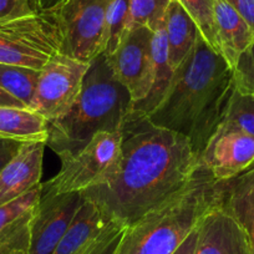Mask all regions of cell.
<instances>
[{
    "label": "cell",
    "instance_id": "27",
    "mask_svg": "<svg viewBox=\"0 0 254 254\" xmlns=\"http://www.w3.org/2000/svg\"><path fill=\"white\" fill-rule=\"evenodd\" d=\"M35 13L29 0H0V19Z\"/></svg>",
    "mask_w": 254,
    "mask_h": 254
},
{
    "label": "cell",
    "instance_id": "5",
    "mask_svg": "<svg viewBox=\"0 0 254 254\" xmlns=\"http://www.w3.org/2000/svg\"><path fill=\"white\" fill-rule=\"evenodd\" d=\"M60 49V34L48 11L0 19V64L41 70Z\"/></svg>",
    "mask_w": 254,
    "mask_h": 254
},
{
    "label": "cell",
    "instance_id": "15",
    "mask_svg": "<svg viewBox=\"0 0 254 254\" xmlns=\"http://www.w3.org/2000/svg\"><path fill=\"white\" fill-rule=\"evenodd\" d=\"M213 10L219 54L233 70L241 54L254 41V33L226 0H214Z\"/></svg>",
    "mask_w": 254,
    "mask_h": 254
},
{
    "label": "cell",
    "instance_id": "7",
    "mask_svg": "<svg viewBox=\"0 0 254 254\" xmlns=\"http://www.w3.org/2000/svg\"><path fill=\"white\" fill-rule=\"evenodd\" d=\"M121 152V132H99L75 155L61 160V168L41 183L43 194H60L100 185L116 165Z\"/></svg>",
    "mask_w": 254,
    "mask_h": 254
},
{
    "label": "cell",
    "instance_id": "12",
    "mask_svg": "<svg viewBox=\"0 0 254 254\" xmlns=\"http://www.w3.org/2000/svg\"><path fill=\"white\" fill-rule=\"evenodd\" d=\"M196 229L193 254H251L247 232L214 203L201 217Z\"/></svg>",
    "mask_w": 254,
    "mask_h": 254
},
{
    "label": "cell",
    "instance_id": "31",
    "mask_svg": "<svg viewBox=\"0 0 254 254\" xmlns=\"http://www.w3.org/2000/svg\"><path fill=\"white\" fill-rule=\"evenodd\" d=\"M0 106H6V107H26L25 105L21 101H19L16 97L13 95L9 94L8 91L0 87ZM28 109V107H26Z\"/></svg>",
    "mask_w": 254,
    "mask_h": 254
},
{
    "label": "cell",
    "instance_id": "26",
    "mask_svg": "<svg viewBox=\"0 0 254 254\" xmlns=\"http://www.w3.org/2000/svg\"><path fill=\"white\" fill-rule=\"evenodd\" d=\"M233 79L237 91L254 95V41L239 56L233 69Z\"/></svg>",
    "mask_w": 254,
    "mask_h": 254
},
{
    "label": "cell",
    "instance_id": "19",
    "mask_svg": "<svg viewBox=\"0 0 254 254\" xmlns=\"http://www.w3.org/2000/svg\"><path fill=\"white\" fill-rule=\"evenodd\" d=\"M49 137V121L26 107L0 106V138L18 142H44Z\"/></svg>",
    "mask_w": 254,
    "mask_h": 254
},
{
    "label": "cell",
    "instance_id": "34",
    "mask_svg": "<svg viewBox=\"0 0 254 254\" xmlns=\"http://www.w3.org/2000/svg\"><path fill=\"white\" fill-rule=\"evenodd\" d=\"M251 254H254V239L251 241Z\"/></svg>",
    "mask_w": 254,
    "mask_h": 254
},
{
    "label": "cell",
    "instance_id": "16",
    "mask_svg": "<svg viewBox=\"0 0 254 254\" xmlns=\"http://www.w3.org/2000/svg\"><path fill=\"white\" fill-rule=\"evenodd\" d=\"M110 222L112 221L105 217L96 204L84 198L54 254L82 253L109 226Z\"/></svg>",
    "mask_w": 254,
    "mask_h": 254
},
{
    "label": "cell",
    "instance_id": "11",
    "mask_svg": "<svg viewBox=\"0 0 254 254\" xmlns=\"http://www.w3.org/2000/svg\"><path fill=\"white\" fill-rule=\"evenodd\" d=\"M254 162V136L238 131L217 130L198 156L217 181L228 180Z\"/></svg>",
    "mask_w": 254,
    "mask_h": 254
},
{
    "label": "cell",
    "instance_id": "30",
    "mask_svg": "<svg viewBox=\"0 0 254 254\" xmlns=\"http://www.w3.org/2000/svg\"><path fill=\"white\" fill-rule=\"evenodd\" d=\"M196 243H197V229L194 228L193 231L188 234L187 238L183 241V243L178 247V249L173 254H193L194 248H196Z\"/></svg>",
    "mask_w": 254,
    "mask_h": 254
},
{
    "label": "cell",
    "instance_id": "33",
    "mask_svg": "<svg viewBox=\"0 0 254 254\" xmlns=\"http://www.w3.org/2000/svg\"><path fill=\"white\" fill-rule=\"evenodd\" d=\"M0 254H29V251L24 248L3 249V251H0Z\"/></svg>",
    "mask_w": 254,
    "mask_h": 254
},
{
    "label": "cell",
    "instance_id": "24",
    "mask_svg": "<svg viewBox=\"0 0 254 254\" xmlns=\"http://www.w3.org/2000/svg\"><path fill=\"white\" fill-rule=\"evenodd\" d=\"M194 20L202 38L209 48L219 54L214 25V0H177ZM221 55V54H219Z\"/></svg>",
    "mask_w": 254,
    "mask_h": 254
},
{
    "label": "cell",
    "instance_id": "14",
    "mask_svg": "<svg viewBox=\"0 0 254 254\" xmlns=\"http://www.w3.org/2000/svg\"><path fill=\"white\" fill-rule=\"evenodd\" d=\"M214 204L254 239V162L228 180L217 181Z\"/></svg>",
    "mask_w": 254,
    "mask_h": 254
},
{
    "label": "cell",
    "instance_id": "6",
    "mask_svg": "<svg viewBox=\"0 0 254 254\" xmlns=\"http://www.w3.org/2000/svg\"><path fill=\"white\" fill-rule=\"evenodd\" d=\"M114 0H60L48 11L61 38L60 54L91 63L104 53L106 16Z\"/></svg>",
    "mask_w": 254,
    "mask_h": 254
},
{
    "label": "cell",
    "instance_id": "8",
    "mask_svg": "<svg viewBox=\"0 0 254 254\" xmlns=\"http://www.w3.org/2000/svg\"><path fill=\"white\" fill-rule=\"evenodd\" d=\"M89 67L90 63L56 54L40 70L31 110L49 124L65 116L81 92Z\"/></svg>",
    "mask_w": 254,
    "mask_h": 254
},
{
    "label": "cell",
    "instance_id": "28",
    "mask_svg": "<svg viewBox=\"0 0 254 254\" xmlns=\"http://www.w3.org/2000/svg\"><path fill=\"white\" fill-rule=\"evenodd\" d=\"M226 1L247 21L254 33V0H226Z\"/></svg>",
    "mask_w": 254,
    "mask_h": 254
},
{
    "label": "cell",
    "instance_id": "1",
    "mask_svg": "<svg viewBox=\"0 0 254 254\" xmlns=\"http://www.w3.org/2000/svg\"><path fill=\"white\" fill-rule=\"evenodd\" d=\"M120 132L121 152L115 167L81 194L109 221L128 227L178 193L199 163L187 138L156 126L138 110H131Z\"/></svg>",
    "mask_w": 254,
    "mask_h": 254
},
{
    "label": "cell",
    "instance_id": "22",
    "mask_svg": "<svg viewBox=\"0 0 254 254\" xmlns=\"http://www.w3.org/2000/svg\"><path fill=\"white\" fill-rule=\"evenodd\" d=\"M218 128L254 136V95L241 94L234 89Z\"/></svg>",
    "mask_w": 254,
    "mask_h": 254
},
{
    "label": "cell",
    "instance_id": "9",
    "mask_svg": "<svg viewBox=\"0 0 254 254\" xmlns=\"http://www.w3.org/2000/svg\"><path fill=\"white\" fill-rule=\"evenodd\" d=\"M152 35L146 26L126 30L119 46L106 56L114 77L128 91L133 105L148 96L155 81Z\"/></svg>",
    "mask_w": 254,
    "mask_h": 254
},
{
    "label": "cell",
    "instance_id": "21",
    "mask_svg": "<svg viewBox=\"0 0 254 254\" xmlns=\"http://www.w3.org/2000/svg\"><path fill=\"white\" fill-rule=\"evenodd\" d=\"M40 70L0 64V87L31 110Z\"/></svg>",
    "mask_w": 254,
    "mask_h": 254
},
{
    "label": "cell",
    "instance_id": "3",
    "mask_svg": "<svg viewBox=\"0 0 254 254\" xmlns=\"http://www.w3.org/2000/svg\"><path fill=\"white\" fill-rule=\"evenodd\" d=\"M132 105L128 91L115 79L106 56L101 54L90 63L81 92L71 110L49 124L46 146L60 160L70 157L99 132L121 130Z\"/></svg>",
    "mask_w": 254,
    "mask_h": 254
},
{
    "label": "cell",
    "instance_id": "20",
    "mask_svg": "<svg viewBox=\"0 0 254 254\" xmlns=\"http://www.w3.org/2000/svg\"><path fill=\"white\" fill-rule=\"evenodd\" d=\"M152 60L153 72H155V81L150 94L143 101L132 105L133 110L148 115L158 106L167 92L171 80L173 77V70L170 65L168 59V45L167 36L165 31V24L153 31L152 35Z\"/></svg>",
    "mask_w": 254,
    "mask_h": 254
},
{
    "label": "cell",
    "instance_id": "23",
    "mask_svg": "<svg viewBox=\"0 0 254 254\" xmlns=\"http://www.w3.org/2000/svg\"><path fill=\"white\" fill-rule=\"evenodd\" d=\"M171 0H130L126 30L146 26L157 30L165 24Z\"/></svg>",
    "mask_w": 254,
    "mask_h": 254
},
{
    "label": "cell",
    "instance_id": "4",
    "mask_svg": "<svg viewBox=\"0 0 254 254\" xmlns=\"http://www.w3.org/2000/svg\"><path fill=\"white\" fill-rule=\"evenodd\" d=\"M217 180L199 165L182 190L128 226L115 254H173L213 206Z\"/></svg>",
    "mask_w": 254,
    "mask_h": 254
},
{
    "label": "cell",
    "instance_id": "10",
    "mask_svg": "<svg viewBox=\"0 0 254 254\" xmlns=\"http://www.w3.org/2000/svg\"><path fill=\"white\" fill-rule=\"evenodd\" d=\"M82 201L81 192L41 193L30 224L29 254H54Z\"/></svg>",
    "mask_w": 254,
    "mask_h": 254
},
{
    "label": "cell",
    "instance_id": "32",
    "mask_svg": "<svg viewBox=\"0 0 254 254\" xmlns=\"http://www.w3.org/2000/svg\"><path fill=\"white\" fill-rule=\"evenodd\" d=\"M60 0H29L31 8L35 13H43L55 6Z\"/></svg>",
    "mask_w": 254,
    "mask_h": 254
},
{
    "label": "cell",
    "instance_id": "2",
    "mask_svg": "<svg viewBox=\"0 0 254 254\" xmlns=\"http://www.w3.org/2000/svg\"><path fill=\"white\" fill-rule=\"evenodd\" d=\"M234 89L232 67L199 35L147 116L156 126L187 138L199 156L223 121Z\"/></svg>",
    "mask_w": 254,
    "mask_h": 254
},
{
    "label": "cell",
    "instance_id": "13",
    "mask_svg": "<svg viewBox=\"0 0 254 254\" xmlns=\"http://www.w3.org/2000/svg\"><path fill=\"white\" fill-rule=\"evenodd\" d=\"M46 143L25 142L0 170V206L14 201L40 185Z\"/></svg>",
    "mask_w": 254,
    "mask_h": 254
},
{
    "label": "cell",
    "instance_id": "25",
    "mask_svg": "<svg viewBox=\"0 0 254 254\" xmlns=\"http://www.w3.org/2000/svg\"><path fill=\"white\" fill-rule=\"evenodd\" d=\"M130 0H114L106 16L104 33V55L114 53L126 33Z\"/></svg>",
    "mask_w": 254,
    "mask_h": 254
},
{
    "label": "cell",
    "instance_id": "17",
    "mask_svg": "<svg viewBox=\"0 0 254 254\" xmlns=\"http://www.w3.org/2000/svg\"><path fill=\"white\" fill-rule=\"evenodd\" d=\"M41 192L40 183L14 201L0 206V246L30 241V224Z\"/></svg>",
    "mask_w": 254,
    "mask_h": 254
},
{
    "label": "cell",
    "instance_id": "18",
    "mask_svg": "<svg viewBox=\"0 0 254 254\" xmlns=\"http://www.w3.org/2000/svg\"><path fill=\"white\" fill-rule=\"evenodd\" d=\"M165 31L167 36L170 65L175 71L193 49L201 33L193 19L177 0H171L168 5L165 19Z\"/></svg>",
    "mask_w": 254,
    "mask_h": 254
},
{
    "label": "cell",
    "instance_id": "29",
    "mask_svg": "<svg viewBox=\"0 0 254 254\" xmlns=\"http://www.w3.org/2000/svg\"><path fill=\"white\" fill-rule=\"evenodd\" d=\"M23 143L8 138H0V170L18 153Z\"/></svg>",
    "mask_w": 254,
    "mask_h": 254
}]
</instances>
